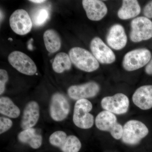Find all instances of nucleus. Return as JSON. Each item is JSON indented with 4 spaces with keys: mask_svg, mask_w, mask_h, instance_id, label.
Returning <instances> with one entry per match:
<instances>
[{
    "mask_svg": "<svg viewBox=\"0 0 152 152\" xmlns=\"http://www.w3.org/2000/svg\"><path fill=\"white\" fill-rule=\"evenodd\" d=\"M71 61L79 69L91 72L96 70L99 67V62L92 54L86 49L75 47L69 52Z\"/></svg>",
    "mask_w": 152,
    "mask_h": 152,
    "instance_id": "obj_1",
    "label": "nucleus"
},
{
    "mask_svg": "<svg viewBox=\"0 0 152 152\" xmlns=\"http://www.w3.org/2000/svg\"><path fill=\"white\" fill-rule=\"evenodd\" d=\"M148 133V129L144 123L137 120H130L123 126L122 141L126 145H135L145 137Z\"/></svg>",
    "mask_w": 152,
    "mask_h": 152,
    "instance_id": "obj_2",
    "label": "nucleus"
},
{
    "mask_svg": "<svg viewBox=\"0 0 152 152\" xmlns=\"http://www.w3.org/2000/svg\"><path fill=\"white\" fill-rule=\"evenodd\" d=\"M92 108V104L88 99L79 100L76 102L73 115V121L76 126L84 129L92 128L94 119L90 112Z\"/></svg>",
    "mask_w": 152,
    "mask_h": 152,
    "instance_id": "obj_3",
    "label": "nucleus"
},
{
    "mask_svg": "<svg viewBox=\"0 0 152 152\" xmlns=\"http://www.w3.org/2000/svg\"><path fill=\"white\" fill-rule=\"evenodd\" d=\"M95 124L99 130L110 133L115 140L121 139L123 126L118 123L115 114L106 110L100 112L95 119Z\"/></svg>",
    "mask_w": 152,
    "mask_h": 152,
    "instance_id": "obj_4",
    "label": "nucleus"
},
{
    "mask_svg": "<svg viewBox=\"0 0 152 152\" xmlns=\"http://www.w3.org/2000/svg\"><path fill=\"white\" fill-rule=\"evenodd\" d=\"M49 142L62 152H79L82 147L80 141L75 135L67 136L64 132L57 131L50 136Z\"/></svg>",
    "mask_w": 152,
    "mask_h": 152,
    "instance_id": "obj_5",
    "label": "nucleus"
},
{
    "mask_svg": "<svg viewBox=\"0 0 152 152\" xmlns=\"http://www.w3.org/2000/svg\"><path fill=\"white\" fill-rule=\"evenodd\" d=\"M151 56V52L147 49L133 50L125 55L123 60V67L129 72L139 69L149 62Z\"/></svg>",
    "mask_w": 152,
    "mask_h": 152,
    "instance_id": "obj_6",
    "label": "nucleus"
},
{
    "mask_svg": "<svg viewBox=\"0 0 152 152\" xmlns=\"http://www.w3.org/2000/svg\"><path fill=\"white\" fill-rule=\"evenodd\" d=\"M130 38L134 42L147 40L152 37V22L145 17L136 18L131 23Z\"/></svg>",
    "mask_w": 152,
    "mask_h": 152,
    "instance_id": "obj_7",
    "label": "nucleus"
},
{
    "mask_svg": "<svg viewBox=\"0 0 152 152\" xmlns=\"http://www.w3.org/2000/svg\"><path fill=\"white\" fill-rule=\"evenodd\" d=\"M101 106L105 110L116 115L126 114L129 107V100L122 93H118L111 96L104 97L101 101Z\"/></svg>",
    "mask_w": 152,
    "mask_h": 152,
    "instance_id": "obj_8",
    "label": "nucleus"
},
{
    "mask_svg": "<svg viewBox=\"0 0 152 152\" xmlns=\"http://www.w3.org/2000/svg\"><path fill=\"white\" fill-rule=\"evenodd\" d=\"M8 61L11 65L20 72L31 76L36 73L35 64L28 56L20 51H14L10 54Z\"/></svg>",
    "mask_w": 152,
    "mask_h": 152,
    "instance_id": "obj_9",
    "label": "nucleus"
},
{
    "mask_svg": "<svg viewBox=\"0 0 152 152\" xmlns=\"http://www.w3.org/2000/svg\"><path fill=\"white\" fill-rule=\"evenodd\" d=\"M70 107L67 99L61 93L52 96L50 106V115L57 122L65 119L69 113Z\"/></svg>",
    "mask_w": 152,
    "mask_h": 152,
    "instance_id": "obj_10",
    "label": "nucleus"
},
{
    "mask_svg": "<svg viewBox=\"0 0 152 152\" xmlns=\"http://www.w3.org/2000/svg\"><path fill=\"white\" fill-rule=\"evenodd\" d=\"M10 26L14 32L20 35L29 33L32 28L31 19L27 12L19 9L14 12L10 18Z\"/></svg>",
    "mask_w": 152,
    "mask_h": 152,
    "instance_id": "obj_11",
    "label": "nucleus"
},
{
    "mask_svg": "<svg viewBox=\"0 0 152 152\" xmlns=\"http://www.w3.org/2000/svg\"><path fill=\"white\" fill-rule=\"evenodd\" d=\"M99 86L94 82H90L83 84L71 86L68 90V94L72 99L79 100L87 99L96 96L99 92Z\"/></svg>",
    "mask_w": 152,
    "mask_h": 152,
    "instance_id": "obj_12",
    "label": "nucleus"
},
{
    "mask_svg": "<svg viewBox=\"0 0 152 152\" xmlns=\"http://www.w3.org/2000/svg\"><path fill=\"white\" fill-rule=\"evenodd\" d=\"M90 48L93 55L99 62L111 64L115 62V56L100 38L95 37L91 41Z\"/></svg>",
    "mask_w": 152,
    "mask_h": 152,
    "instance_id": "obj_13",
    "label": "nucleus"
},
{
    "mask_svg": "<svg viewBox=\"0 0 152 152\" xmlns=\"http://www.w3.org/2000/svg\"><path fill=\"white\" fill-rule=\"evenodd\" d=\"M40 117L39 104L35 101H31L25 106L23 112L20 126L23 130L34 127Z\"/></svg>",
    "mask_w": 152,
    "mask_h": 152,
    "instance_id": "obj_14",
    "label": "nucleus"
},
{
    "mask_svg": "<svg viewBox=\"0 0 152 152\" xmlns=\"http://www.w3.org/2000/svg\"><path fill=\"white\" fill-rule=\"evenodd\" d=\"M87 17L92 21L100 20L107 13V6L99 0H84L82 1Z\"/></svg>",
    "mask_w": 152,
    "mask_h": 152,
    "instance_id": "obj_15",
    "label": "nucleus"
},
{
    "mask_svg": "<svg viewBox=\"0 0 152 152\" xmlns=\"http://www.w3.org/2000/svg\"><path fill=\"white\" fill-rule=\"evenodd\" d=\"M107 42L112 48L120 50L124 48L127 42V37L123 26L114 25L109 30L107 37Z\"/></svg>",
    "mask_w": 152,
    "mask_h": 152,
    "instance_id": "obj_16",
    "label": "nucleus"
},
{
    "mask_svg": "<svg viewBox=\"0 0 152 152\" xmlns=\"http://www.w3.org/2000/svg\"><path fill=\"white\" fill-rule=\"evenodd\" d=\"M133 103L144 110L152 108V85L142 86L137 89L132 96Z\"/></svg>",
    "mask_w": 152,
    "mask_h": 152,
    "instance_id": "obj_17",
    "label": "nucleus"
},
{
    "mask_svg": "<svg viewBox=\"0 0 152 152\" xmlns=\"http://www.w3.org/2000/svg\"><path fill=\"white\" fill-rule=\"evenodd\" d=\"M19 141L29 145L32 148L37 149L42 144L43 138L35 129L30 128L23 130L18 135Z\"/></svg>",
    "mask_w": 152,
    "mask_h": 152,
    "instance_id": "obj_18",
    "label": "nucleus"
},
{
    "mask_svg": "<svg viewBox=\"0 0 152 152\" xmlns=\"http://www.w3.org/2000/svg\"><path fill=\"white\" fill-rule=\"evenodd\" d=\"M141 8L137 1L124 0L123 1L121 7L118 11V15L122 20H128L138 15Z\"/></svg>",
    "mask_w": 152,
    "mask_h": 152,
    "instance_id": "obj_19",
    "label": "nucleus"
},
{
    "mask_svg": "<svg viewBox=\"0 0 152 152\" xmlns=\"http://www.w3.org/2000/svg\"><path fill=\"white\" fill-rule=\"evenodd\" d=\"M43 39L47 50L50 53L56 52L61 48V38L54 30H47L44 33Z\"/></svg>",
    "mask_w": 152,
    "mask_h": 152,
    "instance_id": "obj_20",
    "label": "nucleus"
},
{
    "mask_svg": "<svg viewBox=\"0 0 152 152\" xmlns=\"http://www.w3.org/2000/svg\"><path fill=\"white\" fill-rule=\"evenodd\" d=\"M0 113L9 118H16L20 116V110L10 98L3 96L0 98Z\"/></svg>",
    "mask_w": 152,
    "mask_h": 152,
    "instance_id": "obj_21",
    "label": "nucleus"
},
{
    "mask_svg": "<svg viewBox=\"0 0 152 152\" xmlns=\"http://www.w3.org/2000/svg\"><path fill=\"white\" fill-rule=\"evenodd\" d=\"M52 66L53 70L57 73H61L65 71L69 70L72 66V61L69 55L63 52L57 54Z\"/></svg>",
    "mask_w": 152,
    "mask_h": 152,
    "instance_id": "obj_22",
    "label": "nucleus"
},
{
    "mask_svg": "<svg viewBox=\"0 0 152 152\" xmlns=\"http://www.w3.org/2000/svg\"><path fill=\"white\" fill-rule=\"evenodd\" d=\"M49 15L50 14L48 9L45 8L38 9L32 15L33 23L36 26H41L48 20Z\"/></svg>",
    "mask_w": 152,
    "mask_h": 152,
    "instance_id": "obj_23",
    "label": "nucleus"
},
{
    "mask_svg": "<svg viewBox=\"0 0 152 152\" xmlns=\"http://www.w3.org/2000/svg\"><path fill=\"white\" fill-rule=\"evenodd\" d=\"M13 125L12 120L7 117L0 118V134H3L9 130Z\"/></svg>",
    "mask_w": 152,
    "mask_h": 152,
    "instance_id": "obj_24",
    "label": "nucleus"
},
{
    "mask_svg": "<svg viewBox=\"0 0 152 152\" xmlns=\"http://www.w3.org/2000/svg\"><path fill=\"white\" fill-rule=\"evenodd\" d=\"M9 80L8 74L5 70H0V94L2 95L5 90L6 83Z\"/></svg>",
    "mask_w": 152,
    "mask_h": 152,
    "instance_id": "obj_25",
    "label": "nucleus"
},
{
    "mask_svg": "<svg viewBox=\"0 0 152 152\" xmlns=\"http://www.w3.org/2000/svg\"><path fill=\"white\" fill-rule=\"evenodd\" d=\"M144 15L148 18H152V1L148 3L144 9Z\"/></svg>",
    "mask_w": 152,
    "mask_h": 152,
    "instance_id": "obj_26",
    "label": "nucleus"
},
{
    "mask_svg": "<svg viewBox=\"0 0 152 152\" xmlns=\"http://www.w3.org/2000/svg\"><path fill=\"white\" fill-rule=\"evenodd\" d=\"M145 72L148 75H152V59L150 60L149 62L148 63V64L145 68Z\"/></svg>",
    "mask_w": 152,
    "mask_h": 152,
    "instance_id": "obj_27",
    "label": "nucleus"
},
{
    "mask_svg": "<svg viewBox=\"0 0 152 152\" xmlns=\"http://www.w3.org/2000/svg\"><path fill=\"white\" fill-rule=\"evenodd\" d=\"M33 41V39H31L28 42V50H32L33 49L32 44Z\"/></svg>",
    "mask_w": 152,
    "mask_h": 152,
    "instance_id": "obj_28",
    "label": "nucleus"
},
{
    "mask_svg": "<svg viewBox=\"0 0 152 152\" xmlns=\"http://www.w3.org/2000/svg\"><path fill=\"white\" fill-rule=\"evenodd\" d=\"M29 1L32 2L33 3H37V4H41L45 2V1H43V0H32V1Z\"/></svg>",
    "mask_w": 152,
    "mask_h": 152,
    "instance_id": "obj_29",
    "label": "nucleus"
},
{
    "mask_svg": "<svg viewBox=\"0 0 152 152\" xmlns=\"http://www.w3.org/2000/svg\"><path fill=\"white\" fill-rule=\"evenodd\" d=\"M3 12H2L1 11V20L3 19Z\"/></svg>",
    "mask_w": 152,
    "mask_h": 152,
    "instance_id": "obj_30",
    "label": "nucleus"
}]
</instances>
